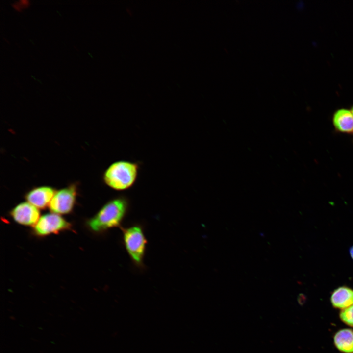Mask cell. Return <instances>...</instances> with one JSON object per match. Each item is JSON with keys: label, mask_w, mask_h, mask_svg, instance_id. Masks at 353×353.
Returning a JSON list of instances; mask_svg holds the SVG:
<instances>
[{"label": "cell", "mask_w": 353, "mask_h": 353, "mask_svg": "<svg viewBox=\"0 0 353 353\" xmlns=\"http://www.w3.org/2000/svg\"><path fill=\"white\" fill-rule=\"evenodd\" d=\"M130 207L129 199L120 195L107 202L98 212L87 221L92 231L103 233L110 229L121 227Z\"/></svg>", "instance_id": "cell-1"}, {"label": "cell", "mask_w": 353, "mask_h": 353, "mask_svg": "<svg viewBox=\"0 0 353 353\" xmlns=\"http://www.w3.org/2000/svg\"><path fill=\"white\" fill-rule=\"evenodd\" d=\"M140 168L139 162L118 160L105 169L102 180L106 186L115 191L128 190L136 184Z\"/></svg>", "instance_id": "cell-2"}, {"label": "cell", "mask_w": 353, "mask_h": 353, "mask_svg": "<svg viewBox=\"0 0 353 353\" xmlns=\"http://www.w3.org/2000/svg\"><path fill=\"white\" fill-rule=\"evenodd\" d=\"M123 243L130 259L135 266L144 268V258L147 240L143 227L134 224L127 227H121Z\"/></svg>", "instance_id": "cell-3"}, {"label": "cell", "mask_w": 353, "mask_h": 353, "mask_svg": "<svg viewBox=\"0 0 353 353\" xmlns=\"http://www.w3.org/2000/svg\"><path fill=\"white\" fill-rule=\"evenodd\" d=\"M77 193V185L75 183L56 190L49 206L50 211L59 215L70 213L76 203Z\"/></svg>", "instance_id": "cell-4"}, {"label": "cell", "mask_w": 353, "mask_h": 353, "mask_svg": "<svg viewBox=\"0 0 353 353\" xmlns=\"http://www.w3.org/2000/svg\"><path fill=\"white\" fill-rule=\"evenodd\" d=\"M33 227L36 235L43 237L70 229L71 225L61 215L51 212L40 216Z\"/></svg>", "instance_id": "cell-5"}, {"label": "cell", "mask_w": 353, "mask_h": 353, "mask_svg": "<svg viewBox=\"0 0 353 353\" xmlns=\"http://www.w3.org/2000/svg\"><path fill=\"white\" fill-rule=\"evenodd\" d=\"M10 215L16 223L25 226L33 227L40 217L39 209L27 202L16 205Z\"/></svg>", "instance_id": "cell-6"}, {"label": "cell", "mask_w": 353, "mask_h": 353, "mask_svg": "<svg viewBox=\"0 0 353 353\" xmlns=\"http://www.w3.org/2000/svg\"><path fill=\"white\" fill-rule=\"evenodd\" d=\"M56 190L51 186H40L34 187L28 191L25 199L26 202L39 209L49 207Z\"/></svg>", "instance_id": "cell-7"}, {"label": "cell", "mask_w": 353, "mask_h": 353, "mask_svg": "<svg viewBox=\"0 0 353 353\" xmlns=\"http://www.w3.org/2000/svg\"><path fill=\"white\" fill-rule=\"evenodd\" d=\"M330 301L334 308L346 309L353 305V289L347 286H339L332 292Z\"/></svg>", "instance_id": "cell-8"}, {"label": "cell", "mask_w": 353, "mask_h": 353, "mask_svg": "<svg viewBox=\"0 0 353 353\" xmlns=\"http://www.w3.org/2000/svg\"><path fill=\"white\" fill-rule=\"evenodd\" d=\"M332 121L338 131L345 133H353V116L351 110L345 108L336 110L333 114Z\"/></svg>", "instance_id": "cell-9"}, {"label": "cell", "mask_w": 353, "mask_h": 353, "mask_svg": "<svg viewBox=\"0 0 353 353\" xmlns=\"http://www.w3.org/2000/svg\"><path fill=\"white\" fill-rule=\"evenodd\" d=\"M333 343L342 353H353V330L343 328L338 330L333 336Z\"/></svg>", "instance_id": "cell-10"}, {"label": "cell", "mask_w": 353, "mask_h": 353, "mask_svg": "<svg viewBox=\"0 0 353 353\" xmlns=\"http://www.w3.org/2000/svg\"><path fill=\"white\" fill-rule=\"evenodd\" d=\"M339 316L344 324L353 328V305L340 310Z\"/></svg>", "instance_id": "cell-11"}, {"label": "cell", "mask_w": 353, "mask_h": 353, "mask_svg": "<svg viewBox=\"0 0 353 353\" xmlns=\"http://www.w3.org/2000/svg\"><path fill=\"white\" fill-rule=\"evenodd\" d=\"M30 4V2L28 0H20L13 3L12 7L16 11L20 12L23 9L27 8Z\"/></svg>", "instance_id": "cell-12"}, {"label": "cell", "mask_w": 353, "mask_h": 353, "mask_svg": "<svg viewBox=\"0 0 353 353\" xmlns=\"http://www.w3.org/2000/svg\"><path fill=\"white\" fill-rule=\"evenodd\" d=\"M349 254L351 258L353 260V245L349 249Z\"/></svg>", "instance_id": "cell-13"}, {"label": "cell", "mask_w": 353, "mask_h": 353, "mask_svg": "<svg viewBox=\"0 0 353 353\" xmlns=\"http://www.w3.org/2000/svg\"><path fill=\"white\" fill-rule=\"evenodd\" d=\"M351 112H352V115H353V106H352V108H351Z\"/></svg>", "instance_id": "cell-14"}]
</instances>
